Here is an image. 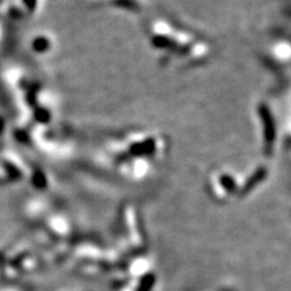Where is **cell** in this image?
Returning a JSON list of instances; mask_svg holds the SVG:
<instances>
[{"instance_id": "1", "label": "cell", "mask_w": 291, "mask_h": 291, "mask_svg": "<svg viewBox=\"0 0 291 291\" xmlns=\"http://www.w3.org/2000/svg\"><path fill=\"white\" fill-rule=\"evenodd\" d=\"M258 114H260V119L263 124V143H264V151L267 153L273 152L274 148V142L276 138V131H275V123L273 115H270L269 109L267 108L266 104L261 103L258 106Z\"/></svg>"}]
</instances>
